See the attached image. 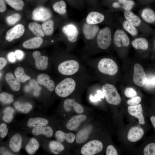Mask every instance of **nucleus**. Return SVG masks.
<instances>
[{"mask_svg":"<svg viewBox=\"0 0 155 155\" xmlns=\"http://www.w3.org/2000/svg\"><path fill=\"white\" fill-rule=\"evenodd\" d=\"M113 39L114 44L117 47H127L130 43L129 37L122 30H116L114 34Z\"/></svg>","mask_w":155,"mask_h":155,"instance_id":"obj_9","label":"nucleus"},{"mask_svg":"<svg viewBox=\"0 0 155 155\" xmlns=\"http://www.w3.org/2000/svg\"><path fill=\"white\" fill-rule=\"evenodd\" d=\"M119 2L123 4L122 8L125 10H131L135 4L134 2L132 0H119Z\"/></svg>","mask_w":155,"mask_h":155,"instance_id":"obj_42","label":"nucleus"},{"mask_svg":"<svg viewBox=\"0 0 155 155\" xmlns=\"http://www.w3.org/2000/svg\"><path fill=\"white\" fill-rule=\"evenodd\" d=\"M29 90V88L28 87L26 86L25 88V90L26 91H28Z\"/></svg>","mask_w":155,"mask_h":155,"instance_id":"obj_57","label":"nucleus"},{"mask_svg":"<svg viewBox=\"0 0 155 155\" xmlns=\"http://www.w3.org/2000/svg\"><path fill=\"white\" fill-rule=\"evenodd\" d=\"M5 80L12 90L17 91L20 90L21 86L20 81L14 77L12 73H7L5 75Z\"/></svg>","mask_w":155,"mask_h":155,"instance_id":"obj_23","label":"nucleus"},{"mask_svg":"<svg viewBox=\"0 0 155 155\" xmlns=\"http://www.w3.org/2000/svg\"><path fill=\"white\" fill-rule=\"evenodd\" d=\"M141 98L140 96H136L127 100V104L131 106H134L139 104L141 102Z\"/></svg>","mask_w":155,"mask_h":155,"instance_id":"obj_47","label":"nucleus"},{"mask_svg":"<svg viewBox=\"0 0 155 155\" xmlns=\"http://www.w3.org/2000/svg\"><path fill=\"white\" fill-rule=\"evenodd\" d=\"M21 18V16L19 14L15 13L7 17L6 21L9 25H12L20 20Z\"/></svg>","mask_w":155,"mask_h":155,"instance_id":"obj_40","label":"nucleus"},{"mask_svg":"<svg viewBox=\"0 0 155 155\" xmlns=\"http://www.w3.org/2000/svg\"><path fill=\"white\" fill-rule=\"evenodd\" d=\"M106 155H117L118 153L115 147L112 145H108L106 149Z\"/></svg>","mask_w":155,"mask_h":155,"instance_id":"obj_48","label":"nucleus"},{"mask_svg":"<svg viewBox=\"0 0 155 155\" xmlns=\"http://www.w3.org/2000/svg\"><path fill=\"white\" fill-rule=\"evenodd\" d=\"M13 105L17 111L24 113H28L32 107V105L28 103H21L16 101L14 103Z\"/></svg>","mask_w":155,"mask_h":155,"instance_id":"obj_33","label":"nucleus"},{"mask_svg":"<svg viewBox=\"0 0 155 155\" xmlns=\"http://www.w3.org/2000/svg\"><path fill=\"white\" fill-rule=\"evenodd\" d=\"M67 3L71 7L80 9L81 8L80 5L76 0H66Z\"/></svg>","mask_w":155,"mask_h":155,"instance_id":"obj_49","label":"nucleus"},{"mask_svg":"<svg viewBox=\"0 0 155 155\" xmlns=\"http://www.w3.org/2000/svg\"><path fill=\"white\" fill-rule=\"evenodd\" d=\"M43 42V39L40 36H37L24 41L23 47L27 49H35L39 48Z\"/></svg>","mask_w":155,"mask_h":155,"instance_id":"obj_21","label":"nucleus"},{"mask_svg":"<svg viewBox=\"0 0 155 155\" xmlns=\"http://www.w3.org/2000/svg\"><path fill=\"white\" fill-rule=\"evenodd\" d=\"M111 7L114 8H119L121 7V6L119 3L117 2H113L111 3Z\"/></svg>","mask_w":155,"mask_h":155,"instance_id":"obj_54","label":"nucleus"},{"mask_svg":"<svg viewBox=\"0 0 155 155\" xmlns=\"http://www.w3.org/2000/svg\"><path fill=\"white\" fill-rule=\"evenodd\" d=\"M30 85L32 87H34V95L35 96H38L39 94V92L41 90V88L38 85L36 82L34 80H32L30 82Z\"/></svg>","mask_w":155,"mask_h":155,"instance_id":"obj_45","label":"nucleus"},{"mask_svg":"<svg viewBox=\"0 0 155 155\" xmlns=\"http://www.w3.org/2000/svg\"><path fill=\"white\" fill-rule=\"evenodd\" d=\"M25 31L24 26L21 24L16 25L9 30L7 32L5 39L8 41L19 38L24 34Z\"/></svg>","mask_w":155,"mask_h":155,"instance_id":"obj_11","label":"nucleus"},{"mask_svg":"<svg viewBox=\"0 0 155 155\" xmlns=\"http://www.w3.org/2000/svg\"><path fill=\"white\" fill-rule=\"evenodd\" d=\"M141 16L143 20L147 22L152 23L155 21V13L151 9H144L142 12Z\"/></svg>","mask_w":155,"mask_h":155,"instance_id":"obj_29","label":"nucleus"},{"mask_svg":"<svg viewBox=\"0 0 155 155\" xmlns=\"http://www.w3.org/2000/svg\"><path fill=\"white\" fill-rule=\"evenodd\" d=\"M143 152L144 155H155V143L147 144L144 148Z\"/></svg>","mask_w":155,"mask_h":155,"instance_id":"obj_39","label":"nucleus"},{"mask_svg":"<svg viewBox=\"0 0 155 155\" xmlns=\"http://www.w3.org/2000/svg\"><path fill=\"white\" fill-rule=\"evenodd\" d=\"M92 129L91 125H88L81 129L77 133L75 139L78 144L85 142L88 139Z\"/></svg>","mask_w":155,"mask_h":155,"instance_id":"obj_18","label":"nucleus"},{"mask_svg":"<svg viewBox=\"0 0 155 155\" xmlns=\"http://www.w3.org/2000/svg\"><path fill=\"white\" fill-rule=\"evenodd\" d=\"M102 89L106 100L108 104L117 105L120 103L121 97L113 85L106 83L102 86Z\"/></svg>","mask_w":155,"mask_h":155,"instance_id":"obj_5","label":"nucleus"},{"mask_svg":"<svg viewBox=\"0 0 155 155\" xmlns=\"http://www.w3.org/2000/svg\"><path fill=\"white\" fill-rule=\"evenodd\" d=\"M150 119L152 125L155 129V117L154 116L151 117Z\"/></svg>","mask_w":155,"mask_h":155,"instance_id":"obj_56","label":"nucleus"},{"mask_svg":"<svg viewBox=\"0 0 155 155\" xmlns=\"http://www.w3.org/2000/svg\"><path fill=\"white\" fill-rule=\"evenodd\" d=\"M67 46V50L71 52L76 46L81 34L79 23L67 20L61 28Z\"/></svg>","mask_w":155,"mask_h":155,"instance_id":"obj_3","label":"nucleus"},{"mask_svg":"<svg viewBox=\"0 0 155 155\" xmlns=\"http://www.w3.org/2000/svg\"><path fill=\"white\" fill-rule=\"evenodd\" d=\"M14 53L16 58L19 60H22L24 57V53L21 50H17Z\"/></svg>","mask_w":155,"mask_h":155,"instance_id":"obj_50","label":"nucleus"},{"mask_svg":"<svg viewBox=\"0 0 155 155\" xmlns=\"http://www.w3.org/2000/svg\"><path fill=\"white\" fill-rule=\"evenodd\" d=\"M63 107L65 110L69 112L73 109L78 114L82 113L84 109L82 106L79 103L71 98L65 99L63 103Z\"/></svg>","mask_w":155,"mask_h":155,"instance_id":"obj_13","label":"nucleus"},{"mask_svg":"<svg viewBox=\"0 0 155 155\" xmlns=\"http://www.w3.org/2000/svg\"><path fill=\"white\" fill-rule=\"evenodd\" d=\"M14 74L16 78L21 82H25L30 78L29 76L25 73L23 68L20 67H18L16 69Z\"/></svg>","mask_w":155,"mask_h":155,"instance_id":"obj_34","label":"nucleus"},{"mask_svg":"<svg viewBox=\"0 0 155 155\" xmlns=\"http://www.w3.org/2000/svg\"><path fill=\"white\" fill-rule=\"evenodd\" d=\"M8 129L6 125L4 123H1L0 125V136L2 138H4L7 135Z\"/></svg>","mask_w":155,"mask_h":155,"instance_id":"obj_46","label":"nucleus"},{"mask_svg":"<svg viewBox=\"0 0 155 155\" xmlns=\"http://www.w3.org/2000/svg\"><path fill=\"white\" fill-rule=\"evenodd\" d=\"M127 110L130 115L138 119L140 124H144V119L143 114L142 105L141 104L134 106L130 105L128 107Z\"/></svg>","mask_w":155,"mask_h":155,"instance_id":"obj_15","label":"nucleus"},{"mask_svg":"<svg viewBox=\"0 0 155 155\" xmlns=\"http://www.w3.org/2000/svg\"><path fill=\"white\" fill-rule=\"evenodd\" d=\"M131 44L134 48L142 50H147L149 46L147 40L142 37L135 39L132 41Z\"/></svg>","mask_w":155,"mask_h":155,"instance_id":"obj_28","label":"nucleus"},{"mask_svg":"<svg viewBox=\"0 0 155 155\" xmlns=\"http://www.w3.org/2000/svg\"><path fill=\"white\" fill-rule=\"evenodd\" d=\"M49 123L48 121L44 118L40 117L29 118L27 123V126L29 127L44 126Z\"/></svg>","mask_w":155,"mask_h":155,"instance_id":"obj_25","label":"nucleus"},{"mask_svg":"<svg viewBox=\"0 0 155 155\" xmlns=\"http://www.w3.org/2000/svg\"><path fill=\"white\" fill-rule=\"evenodd\" d=\"M7 64V62L6 59L4 58L1 57L0 58V69H2Z\"/></svg>","mask_w":155,"mask_h":155,"instance_id":"obj_53","label":"nucleus"},{"mask_svg":"<svg viewBox=\"0 0 155 155\" xmlns=\"http://www.w3.org/2000/svg\"><path fill=\"white\" fill-rule=\"evenodd\" d=\"M55 136L57 141L60 142H63L65 140L69 143H73L75 138V135L73 133H65L60 130L56 132Z\"/></svg>","mask_w":155,"mask_h":155,"instance_id":"obj_22","label":"nucleus"},{"mask_svg":"<svg viewBox=\"0 0 155 155\" xmlns=\"http://www.w3.org/2000/svg\"><path fill=\"white\" fill-rule=\"evenodd\" d=\"M4 0H0V11L4 12L6 9V6Z\"/></svg>","mask_w":155,"mask_h":155,"instance_id":"obj_52","label":"nucleus"},{"mask_svg":"<svg viewBox=\"0 0 155 155\" xmlns=\"http://www.w3.org/2000/svg\"><path fill=\"white\" fill-rule=\"evenodd\" d=\"M32 134L35 135L42 134L47 137H50L53 135V131L50 126L34 127L32 131Z\"/></svg>","mask_w":155,"mask_h":155,"instance_id":"obj_24","label":"nucleus"},{"mask_svg":"<svg viewBox=\"0 0 155 155\" xmlns=\"http://www.w3.org/2000/svg\"><path fill=\"white\" fill-rule=\"evenodd\" d=\"M144 133V131L142 128L137 126L133 127L129 131L127 138L131 142H136L142 137Z\"/></svg>","mask_w":155,"mask_h":155,"instance_id":"obj_17","label":"nucleus"},{"mask_svg":"<svg viewBox=\"0 0 155 155\" xmlns=\"http://www.w3.org/2000/svg\"><path fill=\"white\" fill-rule=\"evenodd\" d=\"M55 21L51 19L42 23V27L46 35L51 36L53 34L55 30Z\"/></svg>","mask_w":155,"mask_h":155,"instance_id":"obj_27","label":"nucleus"},{"mask_svg":"<svg viewBox=\"0 0 155 155\" xmlns=\"http://www.w3.org/2000/svg\"></svg>","mask_w":155,"mask_h":155,"instance_id":"obj_59","label":"nucleus"},{"mask_svg":"<svg viewBox=\"0 0 155 155\" xmlns=\"http://www.w3.org/2000/svg\"><path fill=\"white\" fill-rule=\"evenodd\" d=\"M112 39V32L110 27L106 26L100 29L94 40L84 47L82 56L90 57L100 50L107 49L111 45Z\"/></svg>","mask_w":155,"mask_h":155,"instance_id":"obj_2","label":"nucleus"},{"mask_svg":"<svg viewBox=\"0 0 155 155\" xmlns=\"http://www.w3.org/2000/svg\"><path fill=\"white\" fill-rule=\"evenodd\" d=\"M85 21L88 24L92 25H98L106 21V14L96 9H89Z\"/></svg>","mask_w":155,"mask_h":155,"instance_id":"obj_6","label":"nucleus"},{"mask_svg":"<svg viewBox=\"0 0 155 155\" xmlns=\"http://www.w3.org/2000/svg\"><path fill=\"white\" fill-rule=\"evenodd\" d=\"M11 7L17 11L22 9L24 3L22 0H4Z\"/></svg>","mask_w":155,"mask_h":155,"instance_id":"obj_36","label":"nucleus"},{"mask_svg":"<svg viewBox=\"0 0 155 155\" xmlns=\"http://www.w3.org/2000/svg\"><path fill=\"white\" fill-rule=\"evenodd\" d=\"M104 95L102 91L98 90L96 91V93L94 96L90 94L89 96V99L90 101L93 102H96L101 100V98H104Z\"/></svg>","mask_w":155,"mask_h":155,"instance_id":"obj_41","label":"nucleus"},{"mask_svg":"<svg viewBox=\"0 0 155 155\" xmlns=\"http://www.w3.org/2000/svg\"><path fill=\"white\" fill-rule=\"evenodd\" d=\"M0 101L3 104H9L13 101V96L6 92H3L0 94Z\"/></svg>","mask_w":155,"mask_h":155,"instance_id":"obj_38","label":"nucleus"},{"mask_svg":"<svg viewBox=\"0 0 155 155\" xmlns=\"http://www.w3.org/2000/svg\"><path fill=\"white\" fill-rule=\"evenodd\" d=\"M122 27L126 31L132 36H136L138 34V31L135 27L127 20L123 22Z\"/></svg>","mask_w":155,"mask_h":155,"instance_id":"obj_35","label":"nucleus"},{"mask_svg":"<svg viewBox=\"0 0 155 155\" xmlns=\"http://www.w3.org/2000/svg\"><path fill=\"white\" fill-rule=\"evenodd\" d=\"M103 148L102 144L100 141L94 140L84 145L81 149V152L84 155H93L100 152Z\"/></svg>","mask_w":155,"mask_h":155,"instance_id":"obj_7","label":"nucleus"},{"mask_svg":"<svg viewBox=\"0 0 155 155\" xmlns=\"http://www.w3.org/2000/svg\"><path fill=\"white\" fill-rule=\"evenodd\" d=\"M16 57L15 53L12 52H9L7 55V58L9 61L11 63L15 62Z\"/></svg>","mask_w":155,"mask_h":155,"instance_id":"obj_51","label":"nucleus"},{"mask_svg":"<svg viewBox=\"0 0 155 155\" xmlns=\"http://www.w3.org/2000/svg\"><path fill=\"white\" fill-rule=\"evenodd\" d=\"M79 24L84 43V46H86L94 40L100 29L98 25L90 24L87 23L85 18L82 20Z\"/></svg>","mask_w":155,"mask_h":155,"instance_id":"obj_4","label":"nucleus"},{"mask_svg":"<svg viewBox=\"0 0 155 155\" xmlns=\"http://www.w3.org/2000/svg\"><path fill=\"white\" fill-rule=\"evenodd\" d=\"M147 78L143 67L138 63L134 67L133 81L136 85L140 87L145 85Z\"/></svg>","mask_w":155,"mask_h":155,"instance_id":"obj_8","label":"nucleus"},{"mask_svg":"<svg viewBox=\"0 0 155 155\" xmlns=\"http://www.w3.org/2000/svg\"><path fill=\"white\" fill-rule=\"evenodd\" d=\"M39 146L38 141L34 138H31L26 145L25 150L27 153L30 155L34 154Z\"/></svg>","mask_w":155,"mask_h":155,"instance_id":"obj_30","label":"nucleus"},{"mask_svg":"<svg viewBox=\"0 0 155 155\" xmlns=\"http://www.w3.org/2000/svg\"><path fill=\"white\" fill-rule=\"evenodd\" d=\"M94 80V75L90 72L66 77L57 84L55 91L58 96L66 97L76 90L86 88Z\"/></svg>","mask_w":155,"mask_h":155,"instance_id":"obj_1","label":"nucleus"},{"mask_svg":"<svg viewBox=\"0 0 155 155\" xmlns=\"http://www.w3.org/2000/svg\"><path fill=\"white\" fill-rule=\"evenodd\" d=\"M14 109L11 107H8L5 108L3 111L4 115L3 119L6 123H9L13 119V115L14 113Z\"/></svg>","mask_w":155,"mask_h":155,"instance_id":"obj_37","label":"nucleus"},{"mask_svg":"<svg viewBox=\"0 0 155 155\" xmlns=\"http://www.w3.org/2000/svg\"><path fill=\"white\" fill-rule=\"evenodd\" d=\"M50 150L53 153L58 154L64 150V147L61 143L58 141H51L49 144Z\"/></svg>","mask_w":155,"mask_h":155,"instance_id":"obj_32","label":"nucleus"},{"mask_svg":"<svg viewBox=\"0 0 155 155\" xmlns=\"http://www.w3.org/2000/svg\"><path fill=\"white\" fill-rule=\"evenodd\" d=\"M80 6L82 8L84 7L85 5L84 0H76Z\"/></svg>","mask_w":155,"mask_h":155,"instance_id":"obj_55","label":"nucleus"},{"mask_svg":"<svg viewBox=\"0 0 155 155\" xmlns=\"http://www.w3.org/2000/svg\"><path fill=\"white\" fill-rule=\"evenodd\" d=\"M22 139L21 135L16 133L11 138L9 142V148L14 152H19L21 148Z\"/></svg>","mask_w":155,"mask_h":155,"instance_id":"obj_19","label":"nucleus"},{"mask_svg":"<svg viewBox=\"0 0 155 155\" xmlns=\"http://www.w3.org/2000/svg\"><path fill=\"white\" fill-rule=\"evenodd\" d=\"M52 17L51 11L49 9L42 7L35 8L32 13V18L34 20L46 21Z\"/></svg>","mask_w":155,"mask_h":155,"instance_id":"obj_10","label":"nucleus"},{"mask_svg":"<svg viewBox=\"0 0 155 155\" xmlns=\"http://www.w3.org/2000/svg\"><path fill=\"white\" fill-rule=\"evenodd\" d=\"M125 96L127 98H131L137 96L136 91L133 88L131 87L126 88L124 90Z\"/></svg>","mask_w":155,"mask_h":155,"instance_id":"obj_43","label":"nucleus"},{"mask_svg":"<svg viewBox=\"0 0 155 155\" xmlns=\"http://www.w3.org/2000/svg\"><path fill=\"white\" fill-rule=\"evenodd\" d=\"M85 3L87 4L89 9H96L98 7V0H84Z\"/></svg>","mask_w":155,"mask_h":155,"instance_id":"obj_44","label":"nucleus"},{"mask_svg":"<svg viewBox=\"0 0 155 155\" xmlns=\"http://www.w3.org/2000/svg\"><path fill=\"white\" fill-rule=\"evenodd\" d=\"M37 80L40 84L44 86L49 91L52 92L55 89V82L50 79V77L48 74H40L38 75Z\"/></svg>","mask_w":155,"mask_h":155,"instance_id":"obj_16","label":"nucleus"},{"mask_svg":"<svg viewBox=\"0 0 155 155\" xmlns=\"http://www.w3.org/2000/svg\"><path fill=\"white\" fill-rule=\"evenodd\" d=\"M124 16L127 20L135 27L139 26L141 23L140 18L130 10H125Z\"/></svg>","mask_w":155,"mask_h":155,"instance_id":"obj_26","label":"nucleus"},{"mask_svg":"<svg viewBox=\"0 0 155 155\" xmlns=\"http://www.w3.org/2000/svg\"></svg>","mask_w":155,"mask_h":155,"instance_id":"obj_58","label":"nucleus"},{"mask_svg":"<svg viewBox=\"0 0 155 155\" xmlns=\"http://www.w3.org/2000/svg\"><path fill=\"white\" fill-rule=\"evenodd\" d=\"M28 27L29 29L35 35L40 37L44 36L45 34L40 24L36 22H31L28 24Z\"/></svg>","mask_w":155,"mask_h":155,"instance_id":"obj_31","label":"nucleus"},{"mask_svg":"<svg viewBox=\"0 0 155 155\" xmlns=\"http://www.w3.org/2000/svg\"><path fill=\"white\" fill-rule=\"evenodd\" d=\"M32 56L35 61V65L39 70H43L48 67V58L46 56H41L40 52L38 51L34 52Z\"/></svg>","mask_w":155,"mask_h":155,"instance_id":"obj_12","label":"nucleus"},{"mask_svg":"<svg viewBox=\"0 0 155 155\" xmlns=\"http://www.w3.org/2000/svg\"><path fill=\"white\" fill-rule=\"evenodd\" d=\"M53 10L60 15L65 16L67 19V5L63 0H60L54 2L52 5Z\"/></svg>","mask_w":155,"mask_h":155,"instance_id":"obj_20","label":"nucleus"},{"mask_svg":"<svg viewBox=\"0 0 155 155\" xmlns=\"http://www.w3.org/2000/svg\"><path fill=\"white\" fill-rule=\"evenodd\" d=\"M87 118L85 115L80 114L72 116L67 122L66 127L70 131H76L79 127L80 123L85 121Z\"/></svg>","mask_w":155,"mask_h":155,"instance_id":"obj_14","label":"nucleus"}]
</instances>
